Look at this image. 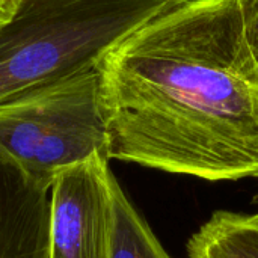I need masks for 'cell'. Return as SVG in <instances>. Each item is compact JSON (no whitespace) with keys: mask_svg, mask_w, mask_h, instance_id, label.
<instances>
[{"mask_svg":"<svg viewBox=\"0 0 258 258\" xmlns=\"http://www.w3.org/2000/svg\"><path fill=\"white\" fill-rule=\"evenodd\" d=\"M189 258H258V213H215L189 240Z\"/></svg>","mask_w":258,"mask_h":258,"instance_id":"obj_6","label":"cell"},{"mask_svg":"<svg viewBox=\"0 0 258 258\" xmlns=\"http://www.w3.org/2000/svg\"><path fill=\"white\" fill-rule=\"evenodd\" d=\"M171 0H20L0 26V106L95 68Z\"/></svg>","mask_w":258,"mask_h":258,"instance_id":"obj_2","label":"cell"},{"mask_svg":"<svg viewBox=\"0 0 258 258\" xmlns=\"http://www.w3.org/2000/svg\"><path fill=\"white\" fill-rule=\"evenodd\" d=\"M246 41L258 62V0H239Z\"/></svg>","mask_w":258,"mask_h":258,"instance_id":"obj_8","label":"cell"},{"mask_svg":"<svg viewBox=\"0 0 258 258\" xmlns=\"http://www.w3.org/2000/svg\"><path fill=\"white\" fill-rule=\"evenodd\" d=\"M112 180L103 156L57 175L50 189L48 258H109Z\"/></svg>","mask_w":258,"mask_h":258,"instance_id":"obj_4","label":"cell"},{"mask_svg":"<svg viewBox=\"0 0 258 258\" xmlns=\"http://www.w3.org/2000/svg\"><path fill=\"white\" fill-rule=\"evenodd\" d=\"M109 258H172L113 177Z\"/></svg>","mask_w":258,"mask_h":258,"instance_id":"obj_7","label":"cell"},{"mask_svg":"<svg viewBox=\"0 0 258 258\" xmlns=\"http://www.w3.org/2000/svg\"><path fill=\"white\" fill-rule=\"evenodd\" d=\"M50 190L0 151V258H48Z\"/></svg>","mask_w":258,"mask_h":258,"instance_id":"obj_5","label":"cell"},{"mask_svg":"<svg viewBox=\"0 0 258 258\" xmlns=\"http://www.w3.org/2000/svg\"><path fill=\"white\" fill-rule=\"evenodd\" d=\"M20 0H0V26L8 23L18 8Z\"/></svg>","mask_w":258,"mask_h":258,"instance_id":"obj_9","label":"cell"},{"mask_svg":"<svg viewBox=\"0 0 258 258\" xmlns=\"http://www.w3.org/2000/svg\"><path fill=\"white\" fill-rule=\"evenodd\" d=\"M0 151L47 190L62 171L109 159L100 65L2 104Z\"/></svg>","mask_w":258,"mask_h":258,"instance_id":"obj_3","label":"cell"},{"mask_svg":"<svg viewBox=\"0 0 258 258\" xmlns=\"http://www.w3.org/2000/svg\"><path fill=\"white\" fill-rule=\"evenodd\" d=\"M109 159L258 178V62L239 0H171L101 60Z\"/></svg>","mask_w":258,"mask_h":258,"instance_id":"obj_1","label":"cell"}]
</instances>
